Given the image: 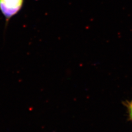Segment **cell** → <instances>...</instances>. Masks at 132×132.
<instances>
[{"mask_svg": "<svg viewBox=\"0 0 132 132\" xmlns=\"http://www.w3.org/2000/svg\"><path fill=\"white\" fill-rule=\"evenodd\" d=\"M24 0H0V11L6 19V27L10 20L22 10Z\"/></svg>", "mask_w": 132, "mask_h": 132, "instance_id": "6da1fadb", "label": "cell"}, {"mask_svg": "<svg viewBox=\"0 0 132 132\" xmlns=\"http://www.w3.org/2000/svg\"><path fill=\"white\" fill-rule=\"evenodd\" d=\"M123 104L127 108L128 120L132 122V100L130 101H126L123 102Z\"/></svg>", "mask_w": 132, "mask_h": 132, "instance_id": "7a4b0ae2", "label": "cell"}]
</instances>
